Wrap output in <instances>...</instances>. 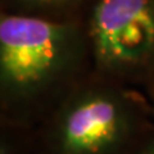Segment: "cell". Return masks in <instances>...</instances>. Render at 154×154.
I'll return each instance as SVG.
<instances>
[{"label":"cell","instance_id":"6da1fadb","mask_svg":"<svg viewBox=\"0 0 154 154\" xmlns=\"http://www.w3.org/2000/svg\"><path fill=\"white\" fill-rule=\"evenodd\" d=\"M90 51L76 22L27 13L0 17V98L5 123L27 128L69 91Z\"/></svg>","mask_w":154,"mask_h":154},{"label":"cell","instance_id":"7a4b0ae2","mask_svg":"<svg viewBox=\"0 0 154 154\" xmlns=\"http://www.w3.org/2000/svg\"><path fill=\"white\" fill-rule=\"evenodd\" d=\"M153 130L137 96L114 85H82L44 118L37 154H131Z\"/></svg>","mask_w":154,"mask_h":154},{"label":"cell","instance_id":"3957f363","mask_svg":"<svg viewBox=\"0 0 154 154\" xmlns=\"http://www.w3.org/2000/svg\"><path fill=\"white\" fill-rule=\"evenodd\" d=\"M86 33L96 66L108 76L154 72V0H98Z\"/></svg>","mask_w":154,"mask_h":154},{"label":"cell","instance_id":"277c9868","mask_svg":"<svg viewBox=\"0 0 154 154\" xmlns=\"http://www.w3.org/2000/svg\"><path fill=\"white\" fill-rule=\"evenodd\" d=\"M19 13L51 17L77 5L81 0H9Z\"/></svg>","mask_w":154,"mask_h":154},{"label":"cell","instance_id":"5b68a950","mask_svg":"<svg viewBox=\"0 0 154 154\" xmlns=\"http://www.w3.org/2000/svg\"><path fill=\"white\" fill-rule=\"evenodd\" d=\"M131 154H154V130L139 144Z\"/></svg>","mask_w":154,"mask_h":154}]
</instances>
